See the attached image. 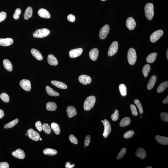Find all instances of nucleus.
Masks as SVG:
<instances>
[{
  "instance_id": "f257e3e1",
  "label": "nucleus",
  "mask_w": 168,
  "mask_h": 168,
  "mask_svg": "<svg viewBox=\"0 0 168 168\" xmlns=\"http://www.w3.org/2000/svg\"><path fill=\"white\" fill-rule=\"evenodd\" d=\"M144 11L146 18L149 20H152L154 15V5L151 3L146 4L144 7Z\"/></svg>"
},
{
  "instance_id": "f03ea898",
  "label": "nucleus",
  "mask_w": 168,
  "mask_h": 168,
  "mask_svg": "<svg viewBox=\"0 0 168 168\" xmlns=\"http://www.w3.org/2000/svg\"><path fill=\"white\" fill-rule=\"evenodd\" d=\"M96 99L94 96L88 97L84 103V108L85 110L89 111L94 107L96 102Z\"/></svg>"
},
{
  "instance_id": "7ed1b4c3",
  "label": "nucleus",
  "mask_w": 168,
  "mask_h": 168,
  "mask_svg": "<svg viewBox=\"0 0 168 168\" xmlns=\"http://www.w3.org/2000/svg\"><path fill=\"white\" fill-rule=\"evenodd\" d=\"M128 61L131 65H133L137 60V55L135 50L133 48H130L128 52Z\"/></svg>"
},
{
  "instance_id": "20e7f679",
  "label": "nucleus",
  "mask_w": 168,
  "mask_h": 168,
  "mask_svg": "<svg viewBox=\"0 0 168 168\" xmlns=\"http://www.w3.org/2000/svg\"><path fill=\"white\" fill-rule=\"evenodd\" d=\"M50 32V31L49 29L43 28L36 30L33 33V36L35 38H44L48 36Z\"/></svg>"
},
{
  "instance_id": "39448f33",
  "label": "nucleus",
  "mask_w": 168,
  "mask_h": 168,
  "mask_svg": "<svg viewBox=\"0 0 168 168\" xmlns=\"http://www.w3.org/2000/svg\"><path fill=\"white\" fill-rule=\"evenodd\" d=\"M164 34V31L162 30H159L154 31L151 35L150 40L151 42L155 43L162 37Z\"/></svg>"
},
{
  "instance_id": "423d86ee",
  "label": "nucleus",
  "mask_w": 168,
  "mask_h": 168,
  "mask_svg": "<svg viewBox=\"0 0 168 168\" xmlns=\"http://www.w3.org/2000/svg\"><path fill=\"white\" fill-rule=\"evenodd\" d=\"M118 48V43L116 41H114L110 46L108 55L109 56H112L115 54Z\"/></svg>"
},
{
  "instance_id": "0eeeda50",
  "label": "nucleus",
  "mask_w": 168,
  "mask_h": 168,
  "mask_svg": "<svg viewBox=\"0 0 168 168\" xmlns=\"http://www.w3.org/2000/svg\"><path fill=\"white\" fill-rule=\"evenodd\" d=\"M28 135L29 138L35 141H38L39 140L40 134L37 131H35L32 129H30L27 131Z\"/></svg>"
},
{
  "instance_id": "6e6552de",
  "label": "nucleus",
  "mask_w": 168,
  "mask_h": 168,
  "mask_svg": "<svg viewBox=\"0 0 168 168\" xmlns=\"http://www.w3.org/2000/svg\"><path fill=\"white\" fill-rule=\"evenodd\" d=\"M110 27L109 25H105L101 28L99 32V37L101 39H104L107 37L109 32Z\"/></svg>"
},
{
  "instance_id": "1a4fd4ad",
  "label": "nucleus",
  "mask_w": 168,
  "mask_h": 168,
  "mask_svg": "<svg viewBox=\"0 0 168 168\" xmlns=\"http://www.w3.org/2000/svg\"><path fill=\"white\" fill-rule=\"evenodd\" d=\"M103 123L104 127V130L103 136L105 138H106L111 132V127L110 123L107 120H104Z\"/></svg>"
},
{
  "instance_id": "9d476101",
  "label": "nucleus",
  "mask_w": 168,
  "mask_h": 168,
  "mask_svg": "<svg viewBox=\"0 0 168 168\" xmlns=\"http://www.w3.org/2000/svg\"><path fill=\"white\" fill-rule=\"evenodd\" d=\"M20 85L24 90L29 91L31 89V84L29 80L23 79L20 82Z\"/></svg>"
},
{
  "instance_id": "9b49d317",
  "label": "nucleus",
  "mask_w": 168,
  "mask_h": 168,
  "mask_svg": "<svg viewBox=\"0 0 168 168\" xmlns=\"http://www.w3.org/2000/svg\"><path fill=\"white\" fill-rule=\"evenodd\" d=\"M83 52V49L82 48H78L70 51L69 55L71 58H76L80 56L82 54Z\"/></svg>"
},
{
  "instance_id": "f8f14e48",
  "label": "nucleus",
  "mask_w": 168,
  "mask_h": 168,
  "mask_svg": "<svg viewBox=\"0 0 168 168\" xmlns=\"http://www.w3.org/2000/svg\"><path fill=\"white\" fill-rule=\"evenodd\" d=\"M126 25L127 27L130 30L134 29L136 25V23L134 18L129 17L126 21Z\"/></svg>"
},
{
  "instance_id": "ddd939ff",
  "label": "nucleus",
  "mask_w": 168,
  "mask_h": 168,
  "mask_svg": "<svg viewBox=\"0 0 168 168\" xmlns=\"http://www.w3.org/2000/svg\"><path fill=\"white\" fill-rule=\"evenodd\" d=\"M12 155L14 157L21 159H24L25 157L24 151L21 149H18L13 151Z\"/></svg>"
},
{
  "instance_id": "4468645a",
  "label": "nucleus",
  "mask_w": 168,
  "mask_h": 168,
  "mask_svg": "<svg viewBox=\"0 0 168 168\" xmlns=\"http://www.w3.org/2000/svg\"><path fill=\"white\" fill-rule=\"evenodd\" d=\"M79 82L81 84L86 85L90 84L91 82V78L86 75L83 74L79 76Z\"/></svg>"
},
{
  "instance_id": "2eb2a0df",
  "label": "nucleus",
  "mask_w": 168,
  "mask_h": 168,
  "mask_svg": "<svg viewBox=\"0 0 168 168\" xmlns=\"http://www.w3.org/2000/svg\"><path fill=\"white\" fill-rule=\"evenodd\" d=\"M67 116L69 118H72L77 115V112L75 108L72 106H68L66 109Z\"/></svg>"
},
{
  "instance_id": "dca6fc26",
  "label": "nucleus",
  "mask_w": 168,
  "mask_h": 168,
  "mask_svg": "<svg viewBox=\"0 0 168 168\" xmlns=\"http://www.w3.org/2000/svg\"><path fill=\"white\" fill-rule=\"evenodd\" d=\"M99 54V50L96 48L91 49L89 53L90 57L92 61H95L97 59Z\"/></svg>"
},
{
  "instance_id": "f3484780",
  "label": "nucleus",
  "mask_w": 168,
  "mask_h": 168,
  "mask_svg": "<svg viewBox=\"0 0 168 168\" xmlns=\"http://www.w3.org/2000/svg\"><path fill=\"white\" fill-rule=\"evenodd\" d=\"M38 14L40 17L45 19H49L51 17L49 12L44 9H40L38 11Z\"/></svg>"
},
{
  "instance_id": "a211bd4d",
  "label": "nucleus",
  "mask_w": 168,
  "mask_h": 168,
  "mask_svg": "<svg viewBox=\"0 0 168 168\" xmlns=\"http://www.w3.org/2000/svg\"><path fill=\"white\" fill-rule=\"evenodd\" d=\"M14 42L13 40L11 38L6 39H0V46H9L12 44Z\"/></svg>"
},
{
  "instance_id": "6ab92c4d",
  "label": "nucleus",
  "mask_w": 168,
  "mask_h": 168,
  "mask_svg": "<svg viewBox=\"0 0 168 168\" xmlns=\"http://www.w3.org/2000/svg\"><path fill=\"white\" fill-rule=\"evenodd\" d=\"M155 139L158 142L161 144L164 145H167L168 144V137L157 135L155 136Z\"/></svg>"
},
{
  "instance_id": "aec40b11",
  "label": "nucleus",
  "mask_w": 168,
  "mask_h": 168,
  "mask_svg": "<svg viewBox=\"0 0 168 168\" xmlns=\"http://www.w3.org/2000/svg\"><path fill=\"white\" fill-rule=\"evenodd\" d=\"M156 80H157V77L156 76L154 75L151 76L147 85L148 89L150 90L153 88L156 83Z\"/></svg>"
},
{
  "instance_id": "412c9836",
  "label": "nucleus",
  "mask_w": 168,
  "mask_h": 168,
  "mask_svg": "<svg viewBox=\"0 0 168 168\" xmlns=\"http://www.w3.org/2000/svg\"><path fill=\"white\" fill-rule=\"evenodd\" d=\"M47 61L48 64L51 65L56 66L58 64L57 59L52 55L50 54L48 56Z\"/></svg>"
},
{
  "instance_id": "4be33fe9",
  "label": "nucleus",
  "mask_w": 168,
  "mask_h": 168,
  "mask_svg": "<svg viewBox=\"0 0 168 168\" xmlns=\"http://www.w3.org/2000/svg\"><path fill=\"white\" fill-rule=\"evenodd\" d=\"M136 156L141 159H144L146 156V153L145 150L142 148H139L136 151Z\"/></svg>"
},
{
  "instance_id": "5701e85b",
  "label": "nucleus",
  "mask_w": 168,
  "mask_h": 168,
  "mask_svg": "<svg viewBox=\"0 0 168 168\" xmlns=\"http://www.w3.org/2000/svg\"><path fill=\"white\" fill-rule=\"evenodd\" d=\"M31 53L33 56L36 59L39 61L42 60L43 56L41 53L37 50L35 49H32L31 50Z\"/></svg>"
},
{
  "instance_id": "b1692460",
  "label": "nucleus",
  "mask_w": 168,
  "mask_h": 168,
  "mask_svg": "<svg viewBox=\"0 0 168 168\" xmlns=\"http://www.w3.org/2000/svg\"><path fill=\"white\" fill-rule=\"evenodd\" d=\"M33 10L31 7H28L25 10L24 14V18L25 20L29 19L32 16Z\"/></svg>"
},
{
  "instance_id": "393cba45",
  "label": "nucleus",
  "mask_w": 168,
  "mask_h": 168,
  "mask_svg": "<svg viewBox=\"0 0 168 168\" xmlns=\"http://www.w3.org/2000/svg\"><path fill=\"white\" fill-rule=\"evenodd\" d=\"M51 84L59 89H66L67 88L66 85L64 83L57 81L53 80L51 81Z\"/></svg>"
},
{
  "instance_id": "a878e982",
  "label": "nucleus",
  "mask_w": 168,
  "mask_h": 168,
  "mask_svg": "<svg viewBox=\"0 0 168 168\" xmlns=\"http://www.w3.org/2000/svg\"><path fill=\"white\" fill-rule=\"evenodd\" d=\"M3 65L4 68L8 71L11 72L13 70V66L9 59H5L3 61Z\"/></svg>"
},
{
  "instance_id": "bb28decb",
  "label": "nucleus",
  "mask_w": 168,
  "mask_h": 168,
  "mask_svg": "<svg viewBox=\"0 0 168 168\" xmlns=\"http://www.w3.org/2000/svg\"><path fill=\"white\" fill-rule=\"evenodd\" d=\"M168 87V81H166L160 85L157 89V92L158 93H162Z\"/></svg>"
},
{
  "instance_id": "cd10ccee",
  "label": "nucleus",
  "mask_w": 168,
  "mask_h": 168,
  "mask_svg": "<svg viewBox=\"0 0 168 168\" xmlns=\"http://www.w3.org/2000/svg\"><path fill=\"white\" fill-rule=\"evenodd\" d=\"M157 54L156 53H153L149 54L146 58V61L149 63H153L157 58Z\"/></svg>"
},
{
  "instance_id": "c85d7f7f",
  "label": "nucleus",
  "mask_w": 168,
  "mask_h": 168,
  "mask_svg": "<svg viewBox=\"0 0 168 168\" xmlns=\"http://www.w3.org/2000/svg\"><path fill=\"white\" fill-rule=\"evenodd\" d=\"M46 108L48 111H54L57 109V106L54 102H49L46 104Z\"/></svg>"
},
{
  "instance_id": "c756f323",
  "label": "nucleus",
  "mask_w": 168,
  "mask_h": 168,
  "mask_svg": "<svg viewBox=\"0 0 168 168\" xmlns=\"http://www.w3.org/2000/svg\"><path fill=\"white\" fill-rule=\"evenodd\" d=\"M46 92L49 95L54 96H57L59 95V94L57 91H55L48 86H46Z\"/></svg>"
},
{
  "instance_id": "7c9ffc66",
  "label": "nucleus",
  "mask_w": 168,
  "mask_h": 168,
  "mask_svg": "<svg viewBox=\"0 0 168 168\" xmlns=\"http://www.w3.org/2000/svg\"><path fill=\"white\" fill-rule=\"evenodd\" d=\"M57 151L54 149L46 148L43 151V153L46 155L54 156L57 154Z\"/></svg>"
},
{
  "instance_id": "2f4dec72",
  "label": "nucleus",
  "mask_w": 168,
  "mask_h": 168,
  "mask_svg": "<svg viewBox=\"0 0 168 168\" xmlns=\"http://www.w3.org/2000/svg\"><path fill=\"white\" fill-rule=\"evenodd\" d=\"M131 122V120L129 117L124 118L120 123V126L121 127H124L129 125Z\"/></svg>"
},
{
  "instance_id": "473e14b6",
  "label": "nucleus",
  "mask_w": 168,
  "mask_h": 168,
  "mask_svg": "<svg viewBox=\"0 0 168 168\" xmlns=\"http://www.w3.org/2000/svg\"><path fill=\"white\" fill-rule=\"evenodd\" d=\"M51 127L56 134H59L60 133L61 129L59 126L56 123H52L51 124Z\"/></svg>"
},
{
  "instance_id": "72a5a7b5",
  "label": "nucleus",
  "mask_w": 168,
  "mask_h": 168,
  "mask_svg": "<svg viewBox=\"0 0 168 168\" xmlns=\"http://www.w3.org/2000/svg\"><path fill=\"white\" fill-rule=\"evenodd\" d=\"M150 69L151 67L149 64H147L144 66L143 68L142 73L145 78L147 77L148 74L150 71Z\"/></svg>"
},
{
  "instance_id": "f704fd0d",
  "label": "nucleus",
  "mask_w": 168,
  "mask_h": 168,
  "mask_svg": "<svg viewBox=\"0 0 168 168\" xmlns=\"http://www.w3.org/2000/svg\"><path fill=\"white\" fill-rule=\"evenodd\" d=\"M119 89L121 95L123 96H126L127 95V88L125 85L121 84L119 86Z\"/></svg>"
},
{
  "instance_id": "c9c22d12",
  "label": "nucleus",
  "mask_w": 168,
  "mask_h": 168,
  "mask_svg": "<svg viewBox=\"0 0 168 168\" xmlns=\"http://www.w3.org/2000/svg\"><path fill=\"white\" fill-rule=\"evenodd\" d=\"M18 122H19V119L17 118L16 119L8 123L5 124L4 127L5 129L10 128H12L16 125Z\"/></svg>"
},
{
  "instance_id": "e433bc0d",
  "label": "nucleus",
  "mask_w": 168,
  "mask_h": 168,
  "mask_svg": "<svg viewBox=\"0 0 168 168\" xmlns=\"http://www.w3.org/2000/svg\"><path fill=\"white\" fill-rule=\"evenodd\" d=\"M42 129L46 134H49L51 133V129L48 124H43L42 125Z\"/></svg>"
},
{
  "instance_id": "4c0bfd02",
  "label": "nucleus",
  "mask_w": 168,
  "mask_h": 168,
  "mask_svg": "<svg viewBox=\"0 0 168 168\" xmlns=\"http://www.w3.org/2000/svg\"><path fill=\"white\" fill-rule=\"evenodd\" d=\"M134 102L136 106H137L138 109L140 114H142L143 113V110L142 108V105H141L140 101L138 99H135Z\"/></svg>"
},
{
  "instance_id": "58836bf2",
  "label": "nucleus",
  "mask_w": 168,
  "mask_h": 168,
  "mask_svg": "<svg viewBox=\"0 0 168 168\" xmlns=\"http://www.w3.org/2000/svg\"><path fill=\"white\" fill-rule=\"evenodd\" d=\"M1 99L4 102L7 103L9 102V95L6 93H3L0 95Z\"/></svg>"
},
{
  "instance_id": "ea45409f",
  "label": "nucleus",
  "mask_w": 168,
  "mask_h": 168,
  "mask_svg": "<svg viewBox=\"0 0 168 168\" xmlns=\"http://www.w3.org/2000/svg\"><path fill=\"white\" fill-rule=\"evenodd\" d=\"M126 151V148H123L121 150L120 152L118 154L116 158L118 160L121 159L123 158L125 155Z\"/></svg>"
},
{
  "instance_id": "a19ab883",
  "label": "nucleus",
  "mask_w": 168,
  "mask_h": 168,
  "mask_svg": "<svg viewBox=\"0 0 168 168\" xmlns=\"http://www.w3.org/2000/svg\"><path fill=\"white\" fill-rule=\"evenodd\" d=\"M161 120L165 122H168V114L166 112H161L160 115Z\"/></svg>"
},
{
  "instance_id": "79ce46f5",
  "label": "nucleus",
  "mask_w": 168,
  "mask_h": 168,
  "mask_svg": "<svg viewBox=\"0 0 168 168\" xmlns=\"http://www.w3.org/2000/svg\"><path fill=\"white\" fill-rule=\"evenodd\" d=\"M111 119L113 121H116L118 120L119 117V113L118 111L117 110H116L115 111L114 113L111 115Z\"/></svg>"
},
{
  "instance_id": "37998d69",
  "label": "nucleus",
  "mask_w": 168,
  "mask_h": 168,
  "mask_svg": "<svg viewBox=\"0 0 168 168\" xmlns=\"http://www.w3.org/2000/svg\"><path fill=\"white\" fill-rule=\"evenodd\" d=\"M134 134V132L133 131H129L124 134V137L125 139H129L132 137Z\"/></svg>"
},
{
  "instance_id": "c03bdc74",
  "label": "nucleus",
  "mask_w": 168,
  "mask_h": 168,
  "mask_svg": "<svg viewBox=\"0 0 168 168\" xmlns=\"http://www.w3.org/2000/svg\"><path fill=\"white\" fill-rule=\"evenodd\" d=\"M21 13V10L19 8L17 9L14 15H13V17L15 19L17 20L19 19L20 15Z\"/></svg>"
},
{
  "instance_id": "a18cd8bd",
  "label": "nucleus",
  "mask_w": 168,
  "mask_h": 168,
  "mask_svg": "<svg viewBox=\"0 0 168 168\" xmlns=\"http://www.w3.org/2000/svg\"><path fill=\"white\" fill-rule=\"evenodd\" d=\"M69 139L71 143L74 144H77L78 143V139L73 134H71L69 136Z\"/></svg>"
},
{
  "instance_id": "49530a36",
  "label": "nucleus",
  "mask_w": 168,
  "mask_h": 168,
  "mask_svg": "<svg viewBox=\"0 0 168 168\" xmlns=\"http://www.w3.org/2000/svg\"><path fill=\"white\" fill-rule=\"evenodd\" d=\"M130 108L133 115L135 116H137L138 113L136 106L134 105L131 104L130 105Z\"/></svg>"
},
{
  "instance_id": "de8ad7c7",
  "label": "nucleus",
  "mask_w": 168,
  "mask_h": 168,
  "mask_svg": "<svg viewBox=\"0 0 168 168\" xmlns=\"http://www.w3.org/2000/svg\"><path fill=\"white\" fill-rule=\"evenodd\" d=\"M35 126L36 129L38 130V131L39 132H41V131H42V125L40 121H38L37 122H36L35 123Z\"/></svg>"
},
{
  "instance_id": "09e8293b",
  "label": "nucleus",
  "mask_w": 168,
  "mask_h": 168,
  "mask_svg": "<svg viewBox=\"0 0 168 168\" xmlns=\"http://www.w3.org/2000/svg\"><path fill=\"white\" fill-rule=\"evenodd\" d=\"M6 13L4 12H0V22L4 20L6 18Z\"/></svg>"
},
{
  "instance_id": "8fccbe9b",
  "label": "nucleus",
  "mask_w": 168,
  "mask_h": 168,
  "mask_svg": "<svg viewBox=\"0 0 168 168\" xmlns=\"http://www.w3.org/2000/svg\"><path fill=\"white\" fill-rule=\"evenodd\" d=\"M91 140V137L90 136L88 135L86 136L85 139L84 145L85 146L87 147L89 145L90 143Z\"/></svg>"
},
{
  "instance_id": "3c124183",
  "label": "nucleus",
  "mask_w": 168,
  "mask_h": 168,
  "mask_svg": "<svg viewBox=\"0 0 168 168\" xmlns=\"http://www.w3.org/2000/svg\"><path fill=\"white\" fill-rule=\"evenodd\" d=\"M68 20L70 22H74L75 20V17L74 15L72 14H69L67 17Z\"/></svg>"
},
{
  "instance_id": "603ef678",
  "label": "nucleus",
  "mask_w": 168,
  "mask_h": 168,
  "mask_svg": "<svg viewBox=\"0 0 168 168\" xmlns=\"http://www.w3.org/2000/svg\"><path fill=\"white\" fill-rule=\"evenodd\" d=\"M9 164L6 162H0V168H9Z\"/></svg>"
},
{
  "instance_id": "864d4df0",
  "label": "nucleus",
  "mask_w": 168,
  "mask_h": 168,
  "mask_svg": "<svg viewBox=\"0 0 168 168\" xmlns=\"http://www.w3.org/2000/svg\"><path fill=\"white\" fill-rule=\"evenodd\" d=\"M74 164H71L69 162H66L65 165V167L66 168H73L74 167Z\"/></svg>"
},
{
  "instance_id": "5fc2aeb1",
  "label": "nucleus",
  "mask_w": 168,
  "mask_h": 168,
  "mask_svg": "<svg viewBox=\"0 0 168 168\" xmlns=\"http://www.w3.org/2000/svg\"><path fill=\"white\" fill-rule=\"evenodd\" d=\"M4 116V111L0 109V119L2 118Z\"/></svg>"
},
{
  "instance_id": "6e6d98bb",
  "label": "nucleus",
  "mask_w": 168,
  "mask_h": 168,
  "mask_svg": "<svg viewBox=\"0 0 168 168\" xmlns=\"http://www.w3.org/2000/svg\"><path fill=\"white\" fill-rule=\"evenodd\" d=\"M162 103L164 104H168V96H167L165 99L164 100L162 101Z\"/></svg>"
},
{
  "instance_id": "4d7b16f0",
  "label": "nucleus",
  "mask_w": 168,
  "mask_h": 168,
  "mask_svg": "<svg viewBox=\"0 0 168 168\" xmlns=\"http://www.w3.org/2000/svg\"><path fill=\"white\" fill-rule=\"evenodd\" d=\"M166 56H167V60H168V49L167 50V53H166Z\"/></svg>"
},
{
  "instance_id": "13d9d810",
  "label": "nucleus",
  "mask_w": 168,
  "mask_h": 168,
  "mask_svg": "<svg viewBox=\"0 0 168 168\" xmlns=\"http://www.w3.org/2000/svg\"><path fill=\"white\" fill-rule=\"evenodd\" d=\"M145 168H152V167H150V166H149V167H146Z\"/></svg>"
},
{
  "instance_id": "bf43d9fd",
  "label": "nucleus",
  "mask_w": 168,
  "mask_h": 168,
  "mask_svg": "<svg viewBox=\"0 0 168 168\" xmlns=\"http://www.w3.org/2000/svg\"><path fill=\"white\" fill-rule=\"evenodd\" d=\"M42 140V139H41V137H40V139H39V140H41H41Z\"/></svg>"
},
{
  "instance_id": "052dcab7",
  "label": "nucleus",
  "mask_w": 168,
  "mask_h": 168,
  "mask_svg": "<svg viewBox=\"0 0 168 168\" xmlns=\"http://www.w3.org/2000/svg\"><path fill=\"white\" fill-rule=\"evenodd\" d=\"M101 1H106V0H101Z\"/></svg>"
},
{
  "instance_id": "680f3d73",
  "label": "nucleus",
  "mask_w": 168,
  "mask_h": 168,
  "mask_svg": "<svg viewBox=\"0 0 168 168\" xmlns=\"http://www.w3.org/2000/svg\"><path fill=\"white\" fill-rule=\"evenodd\" d=\"M25 136H28V134H27H27H25Z\"/></svg>"
},
{
  "instance_id": "e2e57ef3",
  "label": "nucleus",
  "mask_w": 168,
  "mask_h": 168,
  "mask_svg": "<svg viewBox=\"0 0 168 168\" xmlns=\"http://www.w3.org/2000/svg\"><path fill=\"white\" fill-rule=\"evenodd\" d=\"M103 121H104L102 120V121H101V122L103 123Z\"/></svg>"
},
{
  "instance_id": "0e129e2a",
  "label": "nucleus",
  "mask_w": 168,
  "mask_h": 168,
  "mask_svg": "<svg viewBox=\"0 0 168 168\" xmlns=\"http://www.w3.org/2000/svg\"><path fill=\"white\" fill-rule=\"evenodd\" d=\"M142 116H140V118H142Z\"/></svg>"
}]
</instances>
